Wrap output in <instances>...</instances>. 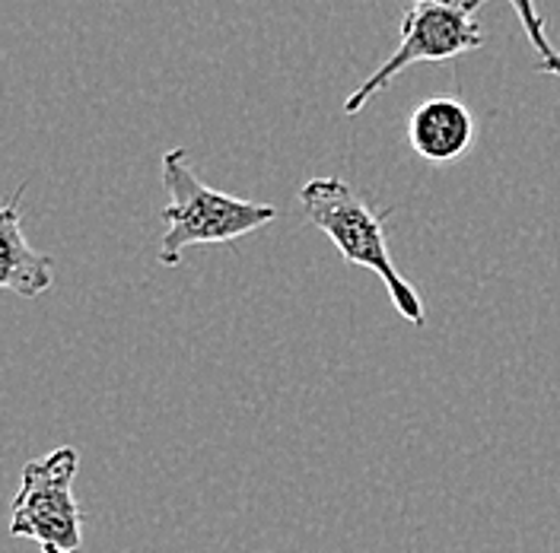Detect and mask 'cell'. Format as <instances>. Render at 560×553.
<instances>
[{"mask_svg": "<svg viewBox=\"0 0 560 553\" xmlns=\"http://www.w3.org/2000/svg\"><path fill=\"white\" fill-rule=\"evenodd\" d=\"M510 7L516 10L525 35H528V45L535 51V70L548 73V77H560V51L551 45V38L545 33V20L538 13V3L535 0H510Z\"/></svg>", "mask_w": 560, "mask_h": 553, "instance_id": "7", "label": "cell"}, {"mask_svg": "<svg viewBox=\"0 0 560 553\" xmlns=\"http://www.w3.org/2000/svg\"><path fill=\"white\" fill-rule=\"evenodd\" d=\"M300 208L315 230H322L331 245L341 251L350 268H366L380 276L395 303L398 315L411 325H427V309L418 296L415 283L395 268V258L385 239V220L388 213L376 210L353 185L345 178L325 175L310 178L300 188Z\"/></svg>", "mask_w": 560, "mask_h": 553, "instance_id": "1", "label": "cell"}, {"mask_svg": "<svg viewBox=\"0 0 560 553\" xmlns=\"http://www.w3.org/2000/svg\"><path fill=\"white\" fill-rule=\"evenodd\" d=\"M408 143L420 160L433 166H450L475 143V118L468 105L453 96H433L411 111Z\"/></svg>", "mask_w": 560, "mask_h": 553, "instance_id": "5", "label": "cell"}, {"mask_svg": "<svg viewBox=\"0 0 560 553\" xmlns=\"http://www.w3.org/2000/svg\"><path fill=\"white\" fill-rule=\"evenodd\" d=\"M23 188L26 185H20L13 191V198L7 201V208L0 213V286L16 293V296L38 299L55 283V268H51L55 261L26 243L23 220H20Z\"/></svg>", "mask_w": 560, "mask_h": 553, "instance_id": "6", "label": "cell"}, {"mask_svg": "<svg viewBox=\"0 0 560 553\" xmlns=\"http://www.w3.org/2000/svg\"><path fill=\"white\" fill-rule=\"evenodd\" d=\"M163 188L170 191V204L163 208L166 233L160 239V264L166 268H175L191 245L236 243L278 220V208L271 204L245 201L205 185L188 166L182 146L163 156Z\"/></svg>", "mask_w": 560, "mask_h": 553, "instance_id": "2", "label": "cell"}, {"mask_svg": "<svg viewBox=\"0 0 560 553\" xmlns=\"http://www.w3.org/2000/svg\"><path fill=\"white\" fill-rule=\"evenodd\" d=\"M80 455L70 446L26 461L10 509V534L42 553H83V513L73 493Z\"/></svg>", "mask_w": 560, "mask_h": 553, "instance_id": "4", "label": "cell"}, {"mask_svg": "<svg viewBox=\"0 0 560 553\" xmlns=\"http://www.w3.org/2000/svg\"><path fill=\"white\" fill-rule=\"evenodd\" d=\"M488 0H408L401 16L398 48L380 64L373 77L363 80L345 103V115L363 111L376 93L415 64H446L453 58L485 48V30L478 23V10Z\"/></svg>", "mask_w": 560, "mask_h": 553, "instance_id": "3", "label": "cell"}]
</instances>
